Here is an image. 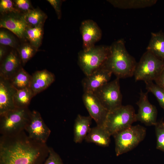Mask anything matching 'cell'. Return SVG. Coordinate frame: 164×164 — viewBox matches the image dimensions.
<instances>
[{
  "label": "cell",
  "instance_id": "cell-1",
  "mask_svg": "<svg viewBox=\"0 0 164 164\" xmlns=\"http://www.w3.org/2000/svg\"><path fill=\"white\" fill-rule=\"evenodd\" d=\"M49 147L30 138L25 131L0 137V164H43Z\"/></svg>",
  "mask_w": 164,
  "mask_h": 164
},
{
  "label": "cell",
  "instance_id": "cell-2",
  "mask_svg": "<svg viewBox=\"0 0 164 164\" xmlns=\"http://www.w3.org/2000/svg\"><path fill=\"white\" fill-rule=\"evenodd\" d=\"M109 47V54L102 67L119 79L133 76L137 63L127 51L124 39L114 41Z\"/></svg>",
  "mask_w": 164,
  "mask_h": 164
},
{
  "label": "cell",
  "instance_id": "cell-3",
  "mask_svg": "<svg viewBox=\"0 0 164 164\" xmlns=\"http://www.w3.org/2000/svg\"><path fill=\"white\" fill-rule=\"evenodd\" d=\"M31 111L28 108H16L0 115L1 135H13L25 131L30 121Z\"/></svg>",
  "mask_w": 164,
  "mask_h": 164
},
{
  "label": "cell",
  "instance_id": "cell-4",
  "mask_svg": "<svg viewBox=\"0 0 164 164\" xmlns=\"http://www.w3.org/2000/svg\"><path fill=\"white\" fill-rule=\"evenodd\" d=\"M146 134V128L139 125H132L114 134L112 136L116 155L119 156L133 149L143 140Z\"/></svg>",
  "mask_w": 164,
  "mask_h": 164
},
{
  "label": "cell",
  "instance_id": "cell-5",
  "mask_svg": "<svg viewBox=\"0 0 164 164\" xmlns=\"http://www.w3.org/2000/svg\"><path fill=\"white\" fill-rule=\"evenodd\" d=\"M137 121L133 107L131 105H122L108 112L103 127L111 136Z\"/></svg>",
  "mask_w": 164,
  "mask_h": 164
},
{
  "label": "cell",
  "instance_id": "cell-6",
  "mask_svg": "<svg viewBox=\"0 0 164 164\" xmlns=\"http://www.w3.org/2000/svg\"><path fill=\"white\" fill-rule=\"evenodd\" d=\"M110 53L109 46H94L88 50L78 53V65L86 76H88L103 65Z\"/></svg>",
  "mask_w": 164,
  "mask_h": 164
},
{
  "label": "cell",
  "instance_id": "cell-7",
  "mask_svg": "<svg viewBox=\"0 0 164 164\" xmlns=\"http://www.w3.org/2000/svg\"><path fill=\"white\" fill-rule=\"evenodd\" d=\"M164 67V62L146 50L137 63L134 74L135 81H155Z\"/></svg>",
  "mask_w": 164,
  "mask_h": 164
},
{
  "label": "cell",
  "instance_id": "cell-8",
  "mask_svg": "<svg viewBox=\"0 0 164 164\" xmlns=\"http://www.w3.org/2000/svg\"><path fill=\"white\" fill-rule=\"evenodd\" d=\"M119 79L116 77L94 93L108 112L122 105Z\"/></svg>",
  "mask_w": 164,
  "mask_h": 164
},
{
  "label": "cell",
  "instance_id": "cell-9",
  "mask_svg": "<svg viewBox=\"0 0 164 164\" xmlns=\"http://www.w3.org/2000/svg\"><path fill=\"white\" fill-rule=\"evenodd\" d=\"M25 131L28 136L37 142L46 144L51 130L46 125L41 114L38 111H31V118Z\"/></svg>",
  "mask_w": 164,
  "mask_h": 164
},
{
  "label": "cell",
  "instance_id": "cell-10",
  "mask_svg": "<svg viewBox=\"0 0 164 164\" xmlns=\"http://www.w3.org/2000/svg\"><path fill=\"white\" fill-rule=\"evenodd\" d=\"M148 93L140 90L139 98L136 103L138 107L136 118L137 121L146 126H155L157 121V110L156 107L149 102Z\"/></svg>",
  "mask_w": 164,
  "mask_h": 164
},
{
  "label": "cell",
  "instance_id": "cell-11",
  "mask_svg": "<svg viewBox=\"0 0 164 164\" xmlns=\"http://www.w3.org/2000/svg\"><path fill=\"white\" fill-rule=\"evenodd\" d=\"M82 100L90 116L94 120L97 125L103 126L108 111L93 93L84 92Z\"/></svg>",
  "mask_w": 164,
  "mask_h": 164
},
{
  "label": "cell",
  "instance_id": "cell-12",
  "mask_svg": "<svg viewBox=\"0 0 164 164\" xmlns=\"http://www.w3.org/2000/svg\"><path fill=\"white\" fill-rule=\"evenodd\" d=\"M112 74L111 71L101 67L86 76L82 82L84 92L94 93L109 82Z\"/></svg>",
  "mask_w": 164,
  "mask_h": 164
},
{
  "label": "cell",
  "instance_id": "cell-13",
  "mask_svg": "<svg viewBox=\"0 0 164 164\" xmlns=\"http://www.w3.org/2000/svg\"><path fill=\"white\" fill-rule=\"evenodd\" d=\"M83 40V50L86 51L95 46L101 38L102 31L97 24L91 19L83 21L80 27Z\"/></svg>",
  "mask_w": 164,
  "mask_h": 164
},
{
  "label": "cell",
  "instance_id": "cell-14",
  "mask_svg": "<svg viewBox=\"0 0 164 164\" xmlns=\"http://www.w3.org/2000/svg\"><path fill=\"white\" fill-rule=\"evenodd\" d=\"M0 20V27L11 31L20 39L24 38L26 30L28 26L23 14L12 13L2 15Z\"/></svg>",
  "mask_w": 164,
  "mask_h": 164
},
{
  "label": "cell",
  "instance_id": "cell-15",
  "mask_svg": "<svg viewBox=\"0 0 164 164\" xmlns=\"http://www.w3.org/2000/svg\"><path fill=\"white\" fill-rule=\"evenodd\" d=\"M16 89L8 80L0 77V115L14 109V95Z\"/></svg>",
  "mask_w": 164,
  "mask_h": 164
},
{
  "label": "cell",
  "instance_id": "cell-16",
  "mask_svg": "<svg viewBox=\"0 0 164 164\" xmlns=\"http://www.w3.org/2000/svg\"><path fill=\"white\" fill-rule=\"evenodd\" d=\"M1 62L0 77L8 80L22 67L19 54L14 51L10 52Z\"/></svg>",
  "mask_w": 164,
  "mask_h": 164
},
{
  "label": "cell",
  "instance_id": "cell-17",
  "mask_svg": "<svg viewBox=\"0 0 164 164\" xmlns=\"http://www.w3.org/2000/svg\"><path fill=\"white\" fill-rule=\"evenodd\" d=\"M55 80L54 74L47 70L37 71L31 75L29 87L35 96L48 88Z\"/></svg>",
  "mask_w": 164,
  "mask_h": 164
},
{
  "label": "cell",
  "instance_id": "cell-18",
  "mask_svg": "<svg viewBox=\"0 0 164 164\" xmlns=\"http://www.w3.org/2000/svg\"><path fill=\"white\" fill-rule=\"evenodd\" d=\"M92 118L89 115L83 116L78 114L75 121L73 127V141L80 143L85 139L89 132Z\"/></svg>",
  "mask_w": 164,
  "mask_h": 164
},
{
  "label": "cell",
  "instance_id": "cell-19",
  "mask_svg": "<svg viewBox=\"0 0 164 164\" xmlns=\"http://www.w3.org/2000/svg\"><path fill=\"white\" fill-rule=\"evenodd\" d=\"M111 136L103 126L97 125L90 128L85 140L99 146L107 147L110 144Z\"/></svg>",
  "mask_w": 164,
  "mask_h": 164
},
{
  "label": "cell",
  "instance_id": "cell-20",
  "mask_svg": "<svg viewBox=\"0 0 164 164\" xmlns=\"http://www.w3.org/2000/svg\"><path fill=\"white\" fill-rule=\"evenodd\" d=\"M146 50L164 62V32L162 30L151 33Z\"/></svg>",
  "mask_w": 164,
  "mask_h": 164
},
{
  "label": "cell",
  "instance_id": "cell-21",
  "mask_svg": "<svg viewBox=\"0 0 164 164\" xmlns=\"http://www.w3.org/2000/svg\"><path fill=\"white\" fill-rule=\"evenodd\" d=\"M107 1L114 7L123 9L149 7L155 5L157 1L156 0H111Z\"/></svg>",
  "mask_w": 164,
  "mask_h": 164
},
{
  "label": "cell",
  "instance_id": "cell-22",
  "mask_svg": "<svg viewBox=\"0 0 164 164\" xmlns=\"http://www.w3.org/2000/svg\"><path fill=\"white\" fill-rule=\"evenodd\" d=\"M43 25L35 27L28 26L24 34V38L27 39L29 43L37 49L40 46L43 39Z\"/></svg>",
  "mask_w": 164,
  "mask_h": 164
},
{
  "label": "cell",
  "instance_id": "cell-23",
  "mask_svg": "<svg viewBox=\"0 0 164 164\" xmlns=\"http://www.w3.org/2000/svg\"><path fill=\"white\" fill-rule=\"evenodd\" d=\"M31 78L30 75L22 67L9 80L16 90L29 87Z\"/></svg>",
  "mask_w": 164,
  "mask_h": 164
},
{
  "label": "cell",
  "instance_id": "cell-24",
  "mask_svg": "<svg viewBox=\"0 0 164 164\" xmlns=\"http://www.w3.org/2000/svg\"><path fill=\"white\" fill-rule=\"evenodd\" d=\"M35 96L30 87L16 90L14 101L16 108H28L32 98Z\"/></svg>",
  "mask_w": 164,
  "mask_h": 164
},
{
  "label": "cell",
  "instance_id": "cell-25",
  "mask_svg": "<svg viewBox=\"0 0 164 164\" xmlns=\"http://www.w3.org/2000/svg\"><path fill=\"white\" fill-rule=\"evenodd\" d=\"M23 15L28 26L32 27L43 25L47 18V15L38 8L30 10Z\"/></svg>",
  "mask_w": 164,
  "mask_h": 164
},
{
  "label": "cell",
  "instance_id": "cell-26",
  "mask_svg": "<svg viewBox=\"0 0 164 164\" xmlns=\"http://www.w3.org/2000/svg\"><path fill=\"white\" fill-rule=\"evenodd\" d=\"M145 83L147 92H151L155 96L160 106L164 111V89L152 81Z\"/></svg>",
  "mask_w": 164,
  "mask_h": 164
},
{
  "label": "cell",
  "instance_id": "cell-27",
  "mask_svg": "<svg viewBox=\"0 0 164 164\" xmlns=\"http://www.w3.org/2000/svg\"><path fill=\"white\" fill-rule=\"evenodd\" d=\"M37 49L29 43H25L18 50V53L22 64H25L35 54Z\"/></svg>",
  "mask_w": 164,
  "mask_h": 164
},
{
  "label": "cell",
  "instance_id": "cell-28",
  "mask_svg": "<svg viewBox=\"0 0 164 164\" xmlns=\"http://www.w3.org/2000/svg\"><path fill=\"white\" fill-rule=\"evenodd\" d=\"M156 137V149L164 152V120L157 121L154 126Z\"/></svg>",
  "mask_w": 164,
  "mask_h": 164
},
{
  "label": "cell",
  "instance_id": "cell-29",
  "mask_svg": "<svg viewBox=\"0 0 164 164\" xmlns=\"http://www.w3.org/2000/svg\"><path fill=\"white\" fill-rule=\"evenodd\" d=\"M0 12L2 15L12 13H20L15 7L13 1L11 0H0Z\"/></svg>",
  "mask_w": 164,
  "mask_h": 164
},
{
  "label": "cell",
  "instance_id": "cell-30",
  "mask_svg": "<svg viewBox=\"0 0 164 164\" xmlns=\"http://www.w3.org/2000/svg\"><path fill=\"white\" fill-rule=\"evenodd\" d=\"M0 43L1 45L14 47L16 45V41L11 34L4 30H1L0 31Z\"/></svg>",
  "mask_w": 164,
  "mask_h": 164
},
{
  "label": "cell",
  "instance_id": "cell-31",
  "mask_svg": "<svg viewBox=\"0 0 164 164\" xmlns=\"http://www.w3.org/2000/svg\"><path fill=\"white\" fill-rule=\"evenodd\" d=\"M13 1L16 9L21 14H24L33 9L29 0H15Z\"/></svg>",
  "mask_w": 164,
  "mask_h": 164
},
{
  "label": "cell",
  "instance_id": "cell-32",
  "mask_svg": "<svg viewBox=\"0 0 164 164\" xmlns=\"http://www.w3.org/2000/svg\"><path fill=\"white\" fill-rule=\"evenodd\" d=\"M43 164H63L60 155L53 149L49 147L48 155Z\"/></svg>",
  "mask_w": 164,
  "mask_h": 164
},
{
  "label": "cell",
  "instance_id": "cell-33",
  "mask_svg": "<svg viewBox=\"0 0 164 164\" xmlns=\"http://www.w3.org/2000/svg\"><path fill=\"white\" fill-rule=\"evenodd\" d=\"M47 1L54 9L58 18L60 19L61 16V6L62 1L60 0H47Z\"/></svg>",
  "mask_w": 164,
  "mask_h": 164
},
{
  "label": "cell",
  "instance_id": "cell-34",
  "mask_svg": "<svg viewBox=\"0 0 164 164\" xmlns=\"http://www.w3.org/2000/svg\"><path fill=\"white\" fill-rule=\"evenodd\" d=\"M154 81L156 84L164 89V67Z\"/></svg>",
  "mask_w": 164,
  "mask_h": 164
},
{
  "label": "cell",
  "instance_id": "cell-35",
  "mask_svg": "<svg viewBox=\"0 0 164 164\" xmlns=\"http://www.w3.org/2000/svg\"><path fill=\"white\" fill-rule=\"evenodd\" d=\"M6 49L2 46L0 47V61L1 62L5 56Z\"/></svg>",
  "mask_w": 164,
  "mask_h": 164
}]
</instances>
